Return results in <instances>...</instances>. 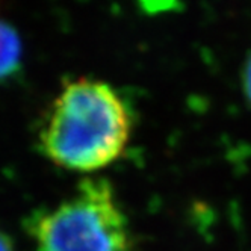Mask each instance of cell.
Here are the masks:
<instances>
[{
  "mask_svg": "<svg viewBox=\"0 0 251 251\" xmlns=\"http://www.w3.org/2000/svg\"><path fill=\"white\" fill-rule=\"evenodd\" d=\"M132 115L106 82L77 79L53 101L40 132L44 154L65 170L91 173L114 164L130 139Z\"/></svg>",
  "mask_w": 251,
  "mask_h": 251,
  "instance_id": "6da1fadb",
  "label": "cell"
},
{
  "mask_svg": "<svg viewBox=\"0 0 251 251\" xmlns=\"http://www.w3.org/2000/svg\"><path fill=\"white\" fill-rule=\"evenodd\" d=\"M35 251H132L130 231L111 185L86 178L75 194L29 221Z\"/></svg>",
  "mask_w": 251,
  "mask_h": 251,
  "instance_id": "7a4b0ae2",
  "label": "cell"
},
{
  "mask_svg": "<svg viewBox=\"0 0 251 251\" xmlns=\"http://www.w3.org/2000/svg\"><path fill=\"white\" fill-rule=\"evenodd\" d=\"M22 43L17 32L0 20V79L9 77L20 67Z\"/></svg>",
  "mask_w": 251,
  "mask_h": 251,
  "instance_id": "3957f363",
  "label": "cell"
},
{
  "mask_svg": "<svg viewBox=\"0 0 251 251\" xmlns=\"http://www.w3.org/2000/svg\"><path fill=\"white\" fill-rule=\"evenodd\" d=\"M242 86L248 101L251 103V53L248 55L245 65L242 68Z\"/></svg>",
  "mask_w": 251,
  "mask_h": 251,
  "instance_id": "277c9868",
  "label": "cell"
},
{
  "mask_svg": "<svg viewBox=\"0 0 251 251\" xmlns=\"http://www.w3.org/2000/svg\"><path fill=\"white\" fill-rule=\"evenodd\" d=\"M0 251H14L11 239L5 235L3 231H0Z\"/></svg>",
  "mask_w": 251,
  "mask_h": 251,
  "instance_id": "5b68a950",
  "label": "cell"
}]
</instances>
